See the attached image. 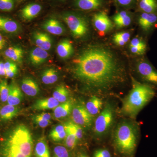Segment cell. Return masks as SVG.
<instances>
[{
  "mask_svg": "<svg viewBox=\"0 0 157 157\" xmlns=\"http://www.w3.org/2000/svg\"><path fill=\"white\" fill-rule=\"evenodd\" d=\"M38 116L39 117L42 118L46 120L51 121V115L50 113H42L38 114Z\"/></svg>",
  "mask_w": 157,
  "mask_h": 157,
  "instance_id": "7bdbcfd3",
  "label": "cell"
},
{
  "mask_svg": "<svg viewBox=\"0 0 157 157\" xmlns=\"http://www.w3.org/2000/svg\"><path fill=\"white\" fill-rule=\"evenodd\" d=\"M61 1H65V0H61Z\"/></svg>",
  "mask_w": 157,
  "mask_h": 157,
  "instance_id": "c3c4849f",
  "label": "cell"
},
{
  "mask_svg": "<svg viewBox=\"0 0 157 157\" xmlns=\"http://www.w3.org/2000/svg\"><path fill=\"white\" fill-rule=\"evenodd\" d=\"M33 120L34 123L39 126V127L42 128H46L51 123V121L46 120L42 118L39 117L38 115H36L34 117Z\"/></svg>",
  "mask_w": 157,
  "mask_h": 157,
  "instance_id": "8d00e7d4",
  "label": "cell"
},
{
  "mask_svg": "<svg viewBox=\"0 0 157 157\" xmlns=\"http://www.w3.org/2000/svg\"><path fill=\"white\" fill-rule=\"evenodd\" d=\"M17 22L7 17L0 16V30L10 33H16L18 29Z\"/></svg>",
  "mask_w": 157,
  "mask_h": 157,
  "instance_id": "cb8c5ba5",
  "label": "cell"
},
{
  "mask_svg": "<svg viewBox=\"0 0 157 157\" xmlns=\"http://www.w3.org/2000/svg\"><path fill=\"white\" fill-rule=\"evenodd\" d=\"M119 4L122 6H128L131 5L134 0H116Z\"/></svg>",
  "mask_w": 157,
  "mask_h": 157,
  "instance_id": "60d3db41",
  "label": "cell"
},
{
  "mask_svg": "<svg viewBox=\"0 0 157 157\" xmlns=\"http://www.w3.org/2000/svg\"><path fill=\"white\" fill-rule=\"evenodd\" d=\"M76 157H89L86 153L84 152H80L78 153Z\"/></svg>",
  "mask_w": 157,
  "mask_h": 157,
  "instance_id": "7dc6e473",
  "label": "cell"
},
{
  "mask_svg": "<svg viewBox=\"0 0 157 157\" xmlns=\"http://www.w3.org/2000/svg\"><path fill=\"white\" fill-rule=\"evenodd\" d=\"M130 46H134V47H137V48L146 50V43L142 39L139 38H135L132 39L130 43Z\"/></svg>",
  "mask_w": 157,
  "mask_h": 157,
  "instance_id": "d590c367",
  "label": "cell"
},
{
  "mask_svg": "<svg viewBox=\"0 0 157 157\" xmlns=\"http://www.w3.org/2000/svg\"><path fill=\"white\" fill-rule=\"evenodd\" d=\"M58 76L56 70L53 68H49L42 73V80L44 84H52L58 80Z\"/></svg>",
  "mask_w": 157,
  "mask_h": 157,
  "instance_id": "f546056e",
  "label": "cell"
},
{
  "mask_svg": "<svg viewBox=\"0 0 157 157\" xmlns=\"http://www.w3.org/2000/svg\"><path fill=\"white\" fill-rule=\"evenodd\" d=\"M7 2L8 0H0V10L6 11Z\"/></svg>",
  "mask_w": 157,
  "mask_h": 157,
  "instance_id": "ee69618b",
  "label": "cell"
},
{
  "mask_svg": "<svg viewBox=\"0 0 157 157\" xmlns=\"http://www.w3.org/2000/svg\"><path fill=\"white\" fill-rule=\"evenodd\" d=\"M6 76L8 78H12L15 76L17 72V66L14 63L7 61L5 63Z\"/></svg>",
  "mask_w": 157,
  "mask_h": 157,
  "instance_id": "836d02e7",
  "label": "cell"
},
{
  "mask_svg": "<svg viewBox=\"0 0 157 157\" xmlns=\"http://www.w3.org/2000/svg\"><path fill=\"white\" fill-rule=\"evenodd\" d=\"M75 78L98 94L108 92L126 80L124 68L114 53L101 45L85 49L73 61Z\"/></svg>",
  "mask_w": 157,
  "mask_h": 157,
  "instance_id": "6da1fadb",
  "label": "cell"
},
{
  "mask_svg": "<svg viewBox=\"0 0 157 157\" xmlns=\"http://www.w3.org/2000/svg\"><path fill=\"white\" fill-rule=\"evenodd\" d=\"M113 22L118 28L128 26L132 22V18L126 11H121L116 14L113 18Z\"/></svg>",
  "mask_w": 157,
  "mask_h": 157,
  "instance_id": "d4e9b609",
  "label": "cell"
},
{
  "mask_svg": "<svg viewBox=\"0 0 157 157\" xmlns=\"http://www.w3.org/2000/svg\"><path fill=\"white\" fill-rule=\"evenodd\" d=\"M132 80V89L122 101L121 112L133 119L154 97L155 91L150 85L140 83L133 78Z\"/></svg>",
  "mask_w": 157,
  "mask_h": 157,
  "instance_id": "3957f363",
  "label": "cell"
},
{
  "mask_svg": "<svg viewBox=\"0 0 157 157\" xmlns=\"http://www.w3.org/2000/svg\"><path fill=\"white\" fill-rule=\"evenodd\" d=\"M18 112V108L16 106L8 104L0 110V117L3 120H9L16 116Z\"/></svg>",
  "mask_w": 157,
  "mask_h": 157,
  "instance_id": "4316f807",
  "label": "cell"
},
{
  "mask_svg": "<svg viewBox=\"0 0 157 157\" xmlns=\"http://www.w3.org/2000/svg\"><path fill=\"white\" fill-rule=\"evenodd\" d=\"M138 74L144 81L157 86V71L149 63L140 60L136 66Z\"/></svg>",
  "mask_w": 157,
  "mask_h": 157,
  "instance_id": "ba28073f",
  "label": "cell"
},
{
  "mask_svg": "<svg viewBox=\"0 0 157 157\" xmlns=\"http://www.w3.org/2000/svg\"><path fill=\"white\" fill-rule=\"evenodd\" d=\"M76 7L82 10H96L101 8L103 5L102 0H76Z\"/></svg>",
  "mask_w": 157,
  "mask_h": 157,
  "instance_id": "603a6c76",
  "label": "cell"
},
{
  "mask_svg": "<svg viewBox=\"0 0 157 157\" xmlns=\"http://www.w3.org/2000/svg\"><path fill=\"white\" fill-rule=\"evenodd\" d=\"M113 105L108 103L96 118L94 124V132L98 137L106 135L114 122L115 114Z\"/></svg>",
  "mask_w": 157,
  "mask_h": 157,
  "instance_id": "5b68a950",
  "label": "cell"
},
{
  "mask_svg": "<svg viewBox=\"0 0 157 157\" xmlns=\"http://www.w3.org/2000/svg\"><path fill=\"white\" fill-rule=\"evenodd\" d=\"M6 45V40L0 34V50L2 49Z\"/></svg>",
  "mask_w": 157,
  "mask_h": 157,
  "instance_id": "bcb514c9",
  "label": "cell"
},
{
  "mask_svg": "<svg viewBox=\"0 0 157 157\" xmlns=\"http://www.w3.org/2000/svg\"><path fill=\"white\" fill-rule=\"evenodd\" d=\"M53 157H70V153L67 147L58 145L54 148Z\"/></svg>",
  "mask_w": 157,
  "mask_h": 157,
  "instance_id": "e575fe53",
  "label": "cell"
},
{
  "mask_svg": "<svg viewBox=\"0 0 157 157\" xmlns=\"http://www.w3.org/2000/svg\"><path fill=\"white\" fill-rule=\"evenodd\" d=\"M138 23L144 31L147 32L151 29L157 22L156 13L142 12L138 18Z\"/></svg>",
  "mask_w": 157,
  "mask_h": 157,
  "instance_id": "30bf717a",
  "label": "cell"
},
{
  "mask_svg": "<svg viewBox=\"0 0 157 157\" xmlns=\"http://www.w3.org/2000/svg\"><path fill=\"white\" fill-rule=\"evenodd\" d=\"M48 56L47 51L37 47L31 51L29 55L30 60L33 65H40L46 61Z\"/></svg>",
  "mask_w": 157,
  "mask_h": 157,
  "instance_id": "d6986e66",
  "label": "cell"
},
{
  "mask_svg": "<svg viewBox=\"0 0 157 157\" xmlns=\"http://www.w3.org/2000/svg\"><path fill=\"white\" fill-rule=\"evenodd\" d=\"M72 124L77 139L78 140H81L83 137V131H82V127L72 122Z\"/></svg>",
  "mask_w": 157,
  "mask_h": 157,
  "instance_id": "f35d334b",
  "label": "cell"
},
{
  "mask_svg": "<svg viewBox=\"0 0 157 157\" xmlns=\"http://www.w3.org/2000/svg\"><path fill=\"white\" fill-rule=\"evenodd\" d=\"M33 142L30 132L23 124L17 126L4 142L2 157H32Z\"/></svg>",
  "mask_w": 157,
  "mask_h": 157,
  "instance_id": "7a4b0ae2",
  "label": "cell"
},
{
  "mask_svg": "<svg viewBox=\"0 0 157 157\" xmlns=\"http://www.w3.org/2000/svg\"><path fill=\"white\" fill-rule=\"evenodd\" d=\"M73 108V103L72 101H66L54 108L53 110L54 117L56 119L67 117L72 112Z\"/></svg>",
  "mask_w": 157,
  "mask_h": 157,
  "instance_id": "7402d4cb",
  "label": "cell"
},
{
  "mask_svg": "<svg viewBox=\"0 0 157 157\" xmlns=\"http://www.w3.org/2000/svg\"><path fill=\"white\" fill-rule=\"evenodd\" d=\"M130 49L132 53L138 55H142L146 52V50L137 48V47H134V46H130Z\"/></svg>",
  "mask_w": 157,
  "mask_h": 157,
  "instance_id": "ab89813d",
  "label": "cell"
},
{
  "mask_svg": "<svg viewBox=\"0 0 157 157\" xmlns=\"http://www.w3.org/2000/svg\"><path fill=\"white\" fill-rule=\"evenodd\" d=\"M72 118L73 123L82 128H90L92 125L94 117L82 104H77L73 107Z\"/></svg>",
  "mask_w": 157,
  "mask_h": 157,
  "instance_id": "52a82bcc",
  "label": "cell"
},
{
  "mask_svg": "<svg viewBox=\"0 0 157 157\" xmlns=\"http://www.w3.org/2000/svg\"><path fill=\"white\" fill-rule=\"evenodd\" d=\"M103 106V101L96 96H93L86 104V108L93 117L100 113Z\"/></svg>",
  "mask_w": 157,
  "mask_h": 157,
  "instance_id": "ac0fdd59",
  "label": "cell"
},
{
  "mask_svg": "<svg viewBox=\"0 0 157 157\" xmlns=\"http://www.w3.org/2000/svg\"><path fill=\"white\" fill-rule=\"evenodd\" d=\"M21 89L26 94L31 97H34L39 94V86L33 79L29 77L23 79L21 82Z\"/></svg>",
  "mask_w": 157,
  "mask_h": 157,
  "instance_id": "7c38bea8",
  "label": "cell"
},
{
  "mask_svg": "<svg viewBox=\"0 0 157 157\" xmlns=\"http://www.w3.org/2000/svg\"><path fill=\"white\" fill-rule=\"evenodd\" d=\"M63 19L75 38H82L87 35L88 24L84 17L74 13H67L63 15Z\"/></svg>",
  "mask_w": 157,
  "mask_h": 157,
  "instance_id": "8992f818",
  "label": "cell"
},
{
  "mask_svg": "<svg viewBox=\"0 0 157 157\" xmlns=\"http://www.w3.org/2000/svg\"><path fill=\"white\" fill-rule=\"evenodd\" d=\"M43 28L52 35L60 36L65 32L64 28L59 21L51 18L45 21L43 24Z\"/></svg>",
  "mask_w": 157,
  "mask_h": 157,
  "instance_id": "8fae6325",
  "label": "cell"
},
{
  "mask_svg": "<svg viewBox=\"0 0 157 157\" xmlns=\"http://www.w3.org/2000/svg\"><path fill=\"white\" fill-rule=\"evenodd\" d=\"M139 9L143 12L156 13L157 11L156 0H139Z\"/></svg>",
  "mask_w": 157,
  "mask_h": 157,
  "instance_id": "83f0119b",
  "label": "cell"
},
{
  "mask_svg": "<svg viewBox=\"0 0 157 157\" xmlns=\"http://www.w3.org/2000/svg\"><path fill=\"white\" fill-rule=\"evenodd\" d=\"M67 132L65 125L61 124L55 127L49 134V137L55 142H59L65 140Z\"/></svg>",
  "mask_w": 157,
  "mask_h": 157,
  "instance_id": "f1b7e54d",
  "label": "cell"
},
{
  "mask_svg": "<svg viewBox=\"0 0 157 157\" xmlns=\"http://www.w3.org/2000/svg\"><path fill=\"white\" fill-rule=\"evenodd\" d=\"M5 55L6 57L13 61L20 62L22 60L23 51L20 47L11 46L5 51Z\"/></svg>",
  "mask_w": 157,
  "mask_h": 157,
  "instance_id": "484cf974",
  "label": "cell"
},
{
  "mask_svg": "<svg viewBox=\"0 0 157 157\" xmlns=\"http://www.w3.org/2000/svg\"><path fill=\"white\" fill-rule=\"evenodd\" d=\"M6 70L5 68V63L0 61V76H6Z\"/></svg>",
  "mask_w": 157,
  "mask_h": 157,
  "instance_id": "f6af8a7d",
  "label": "cell"
},
{
  "mask_svg": "<svg viewBox=\"0 0 157 157\" xmlns=\"http://www.w3.org/2000/svg\"><path fill=\"white\" fill-rule=\"evenodd\" d=\"M138 135V129L133 123L124 121L118 124L113 135V144L118 152L124 157H133Z\"/></svg>",
  "mask_w": 157,
  "mask_h": 157,
  "instance_id": "277c9868",
  "label": "cell"
},
{
  "mask_svg": "<svg viewBox=\"0 0 157 157\" xmlns=\"http://www.w3.org/2000/svg\"><path fill=\"white\" fill-rule=\"evenodd\" d=\"M65 128L67 132L65 139V146L69 149H73L77 145L78 140L73 128L72 122H69L65 124Z\"/></svg>",
  "mask_w": 157,
  "mask_h": 157,
  "instance_id": "9a60e30c",
  "label": "cell"
},
{
  "mask_svg": "<svg viewBox=\"0 0 157 157\" xmlns=\"http://www.w3.org/2000/svg\"><path fill=\"white\" fill-rule=\"evenodd\" d=\"M59 103L55 99L51 97L46 99H40L36 101L33 105V108L39 110H47L54 109L58 106Z\"/></svg>",
  "mask_w": 157,
  "mask_h": 157,
  "instance_id": "44dd1931",
  "label": "cell"
},
{
  "mask_svg": "<svg viewBox=\"0 0 157 157\" xmlns=\"http://www.w3.org/2000/svg\"><path fill=\"white\" fill-rule=\"evenodd\" d=\"M10 86L6 80H3L0 82V99L1 101L5 102L8 100Z\"/></svg>",
  "mask_w": 157,
  "mask_h": 157,
  "instance_id": "d6a6232c",
  "label": "cell"
},
{
  "mask_svg": "<svg viewBox=\"0 0 157 157\" xmlns=\"http://www.w3.org/2000/svg\"><path fill=\"white\" fill-rule=\"evenodd\" d=\"M9 86L10 91L7 102L9 105L17 106L21 103L22 100V92L17 85L12 83Z\"/></svg>",
  "mask_w": 157,
  "mask_h": 157,
  "instance_id": "ffe728a7",
  "label": "cell"
},
{
  "mask_svg": "<svg viewBox=\"0 0 157 157\" xmlns=\"http://www.w3.org/2000/svg\"><path fill=\"white\" fill-rule=\"evenodd\" d=\"M14 7V2L13 0H8L6 11H10L13 9Z\"/></svg>",
  "mask_w": 157,
  "mask_h": 157,
  "instance_id": "b9f144b4",
  "label": "cell"
},
{
  "mask_svg": "<svg viewBox=\"0 0 157 157\" xmlns=\"http://www.w3.org/2000/svg\"><path fill=\"white\" fill-rule=\"evenodd\" d=\"M69 92L67 89L63 85H60L56 87L53 94V97L59 103H64L67 101Z\"/></svg>",
  "mask_w": 157,
  "mask_h": 157,
  "instance_id": "4dcf8cb0",
  "label": "cell"
},
{
  "mask_svg": "<svg viewBox=\"0 0 157 157\" xmlns=\"http://www.w3.org/2000/svg\"><path fill=\"white\" fill-rule=\"evenodd\" d=\"M131 35L127 32H121L114 35L113 37V42L116 45L119 46H123L128 42Z\"/></svg>",
  "mask_w": 157,
  "mask_h": 157,
  "instance_id": "1f68e13d",
  "label": "cell"
},
{
  "mask_svg": "<svg viewBox=\"0 0 157 157\" xmlns=\"http://www.w3.org/2000/svg\"><path fill=\"white\" fill-rule=\"evenodd\" d=\"M34 155L35 157H51L50 151L45 137H40L37 140L34 148Z\"/></svg>",
  "mask_w": 157,
  "mask_h": 157,
  "instance_id": "5bb4252c",
  "label": "cell"
},
{
  "mask_svg": "<svg viewBox=\"0 0 157 157\" xmlns=\"http://www.w3.org/2000/svg\"><path fill=\"white\" fill-rule=\"evenodd\" d=\"M33 38L37 47L46 51L50 50L52 46V40L48 34L36 32L33 35Z\"/></svg>",
  "mask_w": 157,
  "mask_h": 157,
  "instance_id": "e0dca14e",
  "label": "cell"
},
{
  "mask_svg": "<svg viewBox=\"0 0 157 157\" xmlns=\"http://www.w3.org/2000/svg\"><path fill=\"white\" fill-rule=\"evenodd\" d=\"M93 23L97 30L102 33H105L113 28L112 21L104 12H100L94 15Z\"/></svg>",
  "mask_w": 157,
  "mask_h": 157,
  "instance_id": "9c48e42d",
  "label": "cell"
},
{
  "mask_svg": "<svg viewBox=\"0 0 157 157\" xmlns=\"http://www.w3.org/2000/svg\"><path fill=\"white\" fill-rule=\"evenodd\" d=\"M93 157H112V155L107 149L99 148L94 152Z\"/></svg>",
  "mask_w": 157,
  "mask_h": 157,
  "instance_id": "74e56055",
  "label": "cell"
},
{
  "mask_svg": "<svg viewBox=\"0 0 157 157\" xmlns=\"http://www.w3.org/2000/svg\"><path fill=\"white\" fill-rule=\"evenodd\" d=\"M42 7L38 4H29L21 10V15L27 20L33 19L37 17L42 10Z\"/></svg>",
  "mask_w": 157,
  "mask_h": 157,
  "instance_id": "2e32d148",
  "label": "cell"
},
{
  "mask_svg": "<svg viewBox=\"0 0 157 157\" xmlns=\"http://www.w3.org/2000/svg\"><path fill=\"white\" fill-rule=\"evenodd\" d=\"M56 52L61 58H69L73 55L74 49L70 41L67 39L62 40L58 44Z\"/></svg>",
  "mask_w": 157,
  "mask_h": 157,
  "instance_id": "4fadbf2b",
  "label": "cell"
}]
</instances>
